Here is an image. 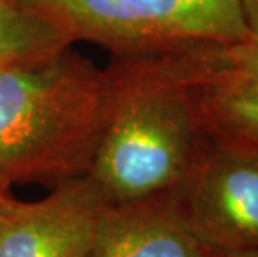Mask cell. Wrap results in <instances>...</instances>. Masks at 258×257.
Listing matches in <instances>:
<instances>
[{"mask_svg": "<svg viewBox=\"0 0 258 257\" xmlns=\"http://www.w3.org/2000/svg\"><path fill=\"white\" fill-rule=\"evenodd\" d=\"M108 204L95 184L75 177L34 202L0 194V257H85Z\"/></svg>", "mask_w": 258, "mask_h": 257, "instance_id": "8992f818", "label": "cell"}, {"mask_svg": "<svg viewBox=\"0 0 258 257\" xmlns=\"http://www.w3.org/2000/svg\"><path fill=\"white\" fill-rule=\"evenodd\" d=\"M85 257H213L190 232L175 192L107 204Z\"/></svg>", "mask_w": 258, "mask_h": 257, "instance_id": "52a82bcc", "label": "cell"}, {"mask_svg": "<svg viewBox=\"0 0 258 257\" xmlns=\"http://www.w3.org/2000/svg\"><path fill=\"white\" fill-rule=\"evenodd\" d=\"M55 25L17 0H0V62L70 47Z\"/></svg>", "mask_w": 258, "mask_h": 257, "instance_id": "ba28073f", "label": "cell"}, {"mask_svg": "<svg viewBox=\"0 0 258 257\" xmlns=\"http://www.w3.org/2000/svg\"><path fill=\"white\" fill-rule=\"evenodd\" d=\"M217 257H258V250H243V252H230Z\"/></svg>", "mask_w": 258, "mask_h": 257, "instance_id": "30bf717a", "label": "cell"}, {"mask_svg": "<svg viewBox=\"0 0 258 257\" xmlns=\"http://www.w3.org/2000/svg\"><path fill=\"white\" fill-rule=\"evenodd\" d=\"M240 7L250 39L258 43V0H240Z\"/></svg>", "mask_w": 258, "mask_h": 257, "instance_id": "9c48e42d", "label": "cell"}, {"mask_svg": "<svg viewBox=\"0 0 258 257\" xmlns=\"http://www.w3.org/2000/svg\"><path fill=\"white\" fill-rule=\"evenodd\" d=\"M180 50L107 67L110 104L87 177L108 204L178 189L207 149Z\"/></svg>", "mask_w": 258, "mask_h": 257, "instance_id": "6da1fadb", "label": "cell"}, {"mask_svg": "<svg viewBox=\"0 0 258 257\" xmlns=\"http://www.w3.org/2000/svg\"><path fill=\"white\" fill-rule=\"evenodd\" d=\"M190 232L213 257L258 250V156L208 142L173 190Z\"/></svg>", "mask_w": 258, "mask_h": 257, "instance_id": "277c9868", "label": "cell"}, {"mask_svg": "<svg viewBox=\"0 0 258 257\" xmlns=\"http://www.w3.org/2000/svg\"><path fill=\"white\" fill-rule=\"evenodd\" d=\"M4 190H9V189H2V187H0V194H2V192H4Z\"/></svg>", "mask_w": 258, "mask_h": 257, "instance_id": "8fae6325", "label": "cell"}, {"mask_svg": "<svg viewBox=\"0 0 258 257\" xmlns=\"http://www.w3.org/2000/svg\"><path fill=\"white\" fill-rule=\"evenodd\" d=\"M70 42H92L117 59L200 43L250 39L240 0H17Z\"/></svg>", "mask_w": 258, "mask_h": 257, "instance_id": "3957f363", "label": "cell"}, {"mask_svg": "<svg viewBox=\"0 0 258 257\" xmlns=\"http://www.w3.org/2000/svg\"><path fill=\"white\" fill-rule=\"evenodd\" d=\"M180 54L208 142L258 156V43H200Z\"/></svg>", "mask_w": 258, "mask_h": 257, "instance_id": "5b68a950", "label": "cell"}, {"mask_svg": "<svg viewBox=\"0 0 258 257\" xmlns=\"http://www.w3.org/2000/svg\"><path fill=\"white\" fill-rule=\"evenodd\" d=\"M108 104V70L72 45L0 62V187L87 176Z\"/></svg>", "mask_w": 258, "mask_h": 257, "instance_id": "7a4b0ae2", "label": "cell"}]
</instances>
